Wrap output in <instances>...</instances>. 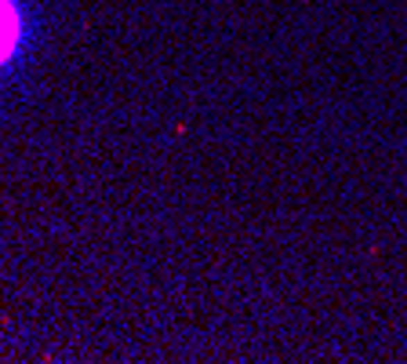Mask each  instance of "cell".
<instances>
[{"mask_svg":"<svg viewBox=\"0 0 407 364\" xmlns=\"http://www.w3.org/2000/svg\"><path fill=\"white\" fill-rule=\"evenodd\" d=\"M15 40H19V15L11 0H0V62L15 52Z\"/></svg>","mask_w":407,"mask_h":364,"instance_id":"cell-1","label":"cell"}]
</instances>
